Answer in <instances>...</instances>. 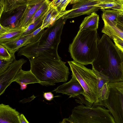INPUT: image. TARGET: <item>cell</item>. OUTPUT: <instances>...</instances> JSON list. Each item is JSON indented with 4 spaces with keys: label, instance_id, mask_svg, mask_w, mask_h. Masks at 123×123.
<instances>
[{
    "label": "cell",
    "instance_id": "31",
    "mask_svg": "<svg viewBox=\"0 0 123 123\" xmlns=\"http://www.w3.org/2000/svg\"><path fill=\"white\" fill-rule=\"evenodd\" d=\"M92 1H96L98 3V4L110 3L116 2L120 3H123L122 0H90Z\"/></svg>",
    "mask_w": 123,
    "mask_h": 123
},
{
    "label": "cell",
    "instance_id": "33",
    "mask_svg": "<svg viewBox=\"0 0 123 123\" xmlns=\"http://www.w3.org/2000/svg\"><path fill=\"white\" fill-rule=\"evenodd\" d=\"M117 25L123 27V13L118 16L117 19Z\"/></svg>",
    "mask_w": 123,
    "mask_h": 123
},
{
    "label": "cell",
    "instance_id": "12",
    "mask_svg": "<svg viewBox=\"0 0 123 123\" xmlns=\"http://www.w3.org/2000/svg\"><path fill=\"white\" fill-rule=\"evenodd\" d=\"M34 36L32 33L23 36H20L8 41L0 43L11 54H15L22 47L31 43V38Z\"/></svg>",
    "mask_w": 123,
    "mask_h": 123
},
{
    "label": "cell",
    "instance_id": "22",
    "mask_svg": "<svg viewBox=\"0 0 123 123\" xmlns=\"http://www.w3.org/2000/svg\"><path fill=\"white\" fill-rule=\"evenodd\" d=\"M50 3V2L49 0H45L44 1L42 4L35 13L28 24L27 27L47 11L49 8Z\"/></svg>",
    "mask_w": 123,
    "mask_h": 123
},
{
    "label": "cell",
    "instance_id": "13",
    "mask_svg": "<svg viewBox=\"0 0 123 123\" xmlns=\"http://www.w3.org/2000/svg\"><path fill=\"white\" fill-rule=\"evenodd\" d=\"M44 0H0V12L3 13L20 6H33Z\"/></svg>",
    "mask_w": 123,
    "mask_h": 123
},
{
    "label": "cell",
    "instance_id": "27",
    "mask_svg": "<svg viewBox=\"0 0 123 123\" xmlns=\"http://www.w3.org/2000/svg\"><path fill=\"white\" fill-rule=\"evenodd\" d=\"M12 54L10 53L5 47L0 44V59L8 60L12 56Z\"/></svg>",
    "mask_w": 123,
    "mask_h": 123
},
{
    "label": "cell",
    "instance_id": "15",
    "mask_svg": "<svg viewBox=\"0 0 123 123\" xmlns=\"http://www.w3.org/2000/svg\"><path fill=\"white\" fill-rule=\"evenodd\" d=\"M72 10L71 9L60 12L50 4L49 8L46 13L43 21L41 26L42 30L48 28L56 20Z\"/></svg>",
    "mask_w": 123,
    "mask_h": 123
},
{
    "label": "cell",
    "instance_id": "25",
    "mask_svg": "<svg viewBox=\"0 0 123 123\" xmlns=\"http://www.w3.org/2000/svg\"><path fill=\"white\" fill-rule=\"evenodd\" d=\"M93 71L97 76L98 92L99 98L101 91L103 86L105 83H109L110 81L108 78L103 74L96 71Z\"/></svg>",
    "mask_w": 123,
    "mask_h": 123
},
{
    "label": "cell",
    "instance_id": "29",
    "mask_svg": "<svg viewBox=\"0 0 123 123\" xmlns=\"http://www.w3.org/2000/svg\"><path fill=\"white\" fill-rule=\"evenodd\" d=\"M17 28H12L6 27L0 25V36L11 32Z\"/></svg>",
    "mask_w": 123,
    "mask_h": 123
},
{
    "label": "cell",
    "instance_id": "8",
    "mask_svg": "<svg viewBox=\"0 0 123 123\" xmlns=\"http://www.w3.org/2000/svg\"><path fill=\"white\" fill-rule=\"evenodd\" d=\"M27 62L23 58L15 60L5 71L0 74V95L4 93L7 88L13 82L16 75Z\"/></svg>",
    "mask_w": 123,
    "mask_h": 123
},
{
    "label": "cell",
    "instance_id": "37",
    "mask_svg": "<svg viewBox=\"0 0 123 123\" xmlns=\"http://www.w3.org/2000/svg\"><path fill=\"white\" fill-rule=\"evenodd\" d=\"M42 30L41 26L39 28L32 32L34 36L37 35Z\"/></svg>",
    "mask_w": 123,
    "mask_h": 123
},
{
    "label": "cell",
    "instance_id": "16",
    "mask_svg": "<svg viewBox=\"0 0 123 123\" xmlns=\"http://www.w3.org/2000/svg\"><path fill=\"white\" fill-rule=\"evenodd\" d=\"M43 1L34 5L28 6L20 20L18 27L25 30L35 13L42 4Z\"/></svg>",
    "mask_w": 123,
    "mask_h": 123
},
{
    "label": "cell",
    "instance_id": "34",
    "mask_svg": "<svg viewBox=\"0 0 123 123\" xmlns=\"http://www.w3.org/2000/svg\"><path fill=\"white\" fill-rule=\"evenodd\" d=\"M18 118L19 123H29L23 114L20 115L18 116Z\"/></svg>",
    "mask_w": 123,
    "mask_h": 123
},
{
    "label": "cell",
    "instance_id": "18",
    "mask_svg": "<svg viewBox=\"0 0 123 123\" xmlns=\"http://www.w3.org/2000/svg\"><path fill=\"white\" fill-rule=\"evenodd\" d=\"M15 81L19 84L24 83L27 85L35 83H39L40 81L30 70L25 71L21 69L14 78L13 82Z\"/></svg>",
    "mask_w": 123,
    "mask_h": 123
},
{
    "label": "cell",
    "instance_id": "17",
    "mask_svg": "<svg viewBox=\"0 0 123 123\" xmlns=\"http://www.w3.org/2000/svg\"><path fill=\"white\" fill-rule=\"evenodd\" d=\"M99 18V15L95 12L86 17L81 24L79 31L97 30L98 27Z\"/></svg>",
    "mask_w": 123,
    "mask_h": 123
},
{
    "label": "cell",
    "instance_id": "28",
    "mask_svg": "<svg viewBox=\"0 0 123 123\" xmlns=\"http://www.w3.org/2000/svg\"><path fill=\"white\" fill-rule=\"evenodd\" d=\"M108 83H106L103 86L101 91L98 100L97 102L105 99L107 98L109 94Z\"/></svg>",
    "mask_w": 123,
    "mask_h": 123
},
{
    "label": "cell",
    "instance_id": "36",
    "mask_svg": "<svg viewBox=\"0 0 123 123\" xmlns=\"http://www.w3.org/2000/svg\"><path fill=\"white\" fill-rule=\"evenodd\" d=\"M19 84L20 86V89L22 90L26 89L27 87V84L24 83H21Z\"/></svg>",
    "mask_w": 123,
    "mask_h": 123
},
{
    "label": "cell",
    "instance_id": "7",
    "mask_svg": "<svg viewBox=\"0 0 123 123\" xmlns=\"http://www.w3.org/2000/svg\"><path fill=\"white\" fill-rule=\"evenodd\" d=\"M108 86L107 98L92 105L105 106L112 114L115 123H123V81L109 82Z\"/></svg>",
    "mask_w": 123,
    "mask_h": 123
},
{
    "label": "cell",
    "instance_id": "3",
    "mask_svg": "<svg viewBox=\"0 0 123 123\" xmlns=\"http://www.w3.org/2000/svg\"><path fill=\"white\" fill-rule=\"evenodd\" d=\"M67 19L62 17L45 30H42L32 37L31 42L21 48L18 56H24L29 60L45 50L58 55L57 49L64 26Z\"/></svg>",
    "mask_w": 123,
    "mask_h": 123
},
{
    "label": "cell",
    "instance_id": "2",
    "mask_svg": "<svg viewBox=\"0 0 123 123\" xmlns=\"http://www.w3.org/2000/svg\"><path fill=\"white\" fill-rule=\"evenodd\" d=\"M29 60L30 70L41 85L53 86L56 83L66 82L68 80L69 69L59 55L47 50Z\"/></svg>",
    "mask_w": 123,
    "mask_h": 123
},
{
    "label": "cell",
    "instance_id": "35",
    "mask_svg": "<svg viewBox=\"0 0 123 123\" xmlns=\"http://www.w3.org/2000/svg\"><path fill=\"white\" fill-rule=\"evenodd\" d=\"M64 0H53L50 2V4L56 8Z\"/></svg>",
    "mask_w": 123,
    "mask_h": 123
},
{
    "label": "cell",
    "instance_id": "23",
    "mask_svg": "<svg viewBox=\"0 0 123 123\" xmlns=\"http://www.w3.org/2000/svg\"><path fill=\"white\" fill-rule=\"evenodd\" d=\"M24 30L18 27L14 31L0 36V43L8 41L21 36Z\"/></svg>",
    "mask_w": 123,
    "mask_h": 123
},
{
    "label": "cell",
    "instance_id": "21",
    "mask_svg": "<svg viewBox=\"0 0 123 123\" xmlns=\"http://www.w3.org/2000/svg\"><path fill=\"white\" fill-rule=\"evenodd\" d=\"M46 12L34 22L29 25L24 30L21 36H23L29 34L41 26Z\"/></svg>",
    "mask_w": 123,
    "mask_h": 123
},
{
    "label": "cell",
    "instance_id": "1",
    "mask_svg": "<svg viewBox=\"0 0 123 123\" xmlns=\"http://www.w3.org/2000/svg\"><path fill=\"white\" fill-rule=\"evenodd\" d=\"M98 52L92 69L106 76L110 82L123 81V54L111 39L104 34L99 38Z\"/></svg>",
    "mask_w": 123,
    "mask_h": 123
},
{
    "label": "cell",
    "instance_id": "9",
    "mask_svg": "<svg viewBox=\"0 0 123 123\" xmlns=\"http://www.w3.org/2000/svg\"><path fill=\"white\" fill-rule=\"evenodd\" d=\"M96 1L90 0H81L73 4L72 11L62 17L67 19L84 15L90 14L98 11L100 8L95 5L98 4Z\"/></svg>",
    "mask_w": 123,
    "mask_h": 123
},
{
    "label": "cell",
    "instance_id": "30",
    "mask_svg": "<svg viewBox=\"0 0 123 123\" xmlns=\"http://www.w3.org/2000/svg\"><path fill=\"white\" fill-rule=\"evenodd\" d=\"M115 44L123 54V41L117 38L112 39Z\"/></svg>",
    "mask_w": 123,
    "mask_h": 123
},
{
    "label": "cell",
    "instance_id": "11",
    "mask_svg": "<svg viewBox=\"0 0 123 123\" xmlns=\"http://www.w3.org/2000/svg\"><path fill=\"white\" fill-rule=\"evenodd\" d=\"M72 77L68 82L65 83L55 89L53 91L67 95L69 98L76 97L80 95H83L84 90L76 78L72 75Z\"/></svg>",
    "mask_w": 123,
    "mask_h": 123
},
{
    "label": "cell",
    "instance_id": "24",
    "mask_svg": "<svg viewBox=\"0 0 123 123\" xmlns=\"http://www.w3.org/2000/svg\"><path fill=\"white\" fill-rule=\"evenodd\" d=\"M100 9H111L123 12V3L110 2L99 3L95 5Z\"/></svg>",
    "mask_w": 123,
    "mask_h": 123
},
{
    "label": "cell",
    "instance_id": "26",
    "mask_svg": "<svg viewBox=\"0 0 123 123\" xmlns=\"http://www.w3.org/2000/svg\"><path fill=\"white\" fill-rule=\"evenodd\" d=\"M15 60V54L13 53L11 58L9 60H4L0 59V74L5 71Z\"/></svg>",
    "mask_w": 123,
    "mask_h": 123
},
{
    "label": "cell",
    "instance_id": "40",
    "mask_svg": "<svg viewBox=\"0 0 123 123\" xmlns=\"http://www.w3.org/2000/svg\"></svg>",
    "mask_w": 123,
    "mask_h": 123
},
{
    "label": "cell",
    "instance_id": "6",
    "mask_svg": "<svg viewBox=\"0 0 123 123\" xmlns=\"http://www.w3.org/2000/svg\"><path fill=\"white\" fill-rule=\"evenodd\" d=\"M68 63L74 75L82 87L85 99L89 102L93 104L99 99L97 76L93 70L74 61Z\"/></svg>",
    "mask_w": 123,
    "mask_h": 123
},
{
    "label": "cell",
    "instance_id": "19",
    "mask_svg": "<svg viewBox=\"0 0 123 123\" xmlns=\"http://www.w3.org/2000/svg\"><path fill=\"white\" fill-rule=\"evenodd\" d=\"M104 25L101 32L110 38H117L123 41V32L113 24L104 21Z\"/></svg>",
    "mask_w": 123,
    "mask_h": 123
},
{
    "label": "cell",
    "instance_id": "20",
    "mask_svg": "<svg viewBox=\"0 0 123 123\" xmlns=\"http://www.w3.org/2000/svg\"><path fill=\"white\" fill-rule=\"evenodd\" d=\"M103 13L102 18L104 21L110 23L117 25L118 16L123 12L115 10L101 9Z\"/></svg>",
    "mask_w": 123,
    "mask_h": 123
},
{
    "label": "cell",
    "instance_id": "4",
    "mask_svg": "<svg viewBox=\"0 0 123 123\" xmlns=\"http://www.w3.org/2000/svg\"><path fill=\"white\" fill-rule=\"evenodd\" d=\"M99 39L97 30H79L68 48L74 61L84 65L92 64L98 54Z\"/></svg>",
    "mask_w": 123,
    "mask_h": 123
},
{
    "label": "cell",
    "instance_id": "38",
    "mask_svg": "<svg viewBox=\"0 0 123 123\" xmlns=\"http://www.w3.org/2000/svg\"><path fill=\"white\" fill-rule=\"evenodd\" d=\"M80 0H72L70 3V4H74Z\"/></svg>",
    "mask_w": 123,
    "mask_h": 123
},
{
    "label": "cell",
    "instance_id": "5",
    "mask_svg": "<svg viewBox=\"0 0 123 123\" xmlns=\"http://www.w3.org/2000/svg\"><path fill=\"white\" fill-rule=\"evenodd\" d=\"M110 111L101 106H85L82 104L75 107L71 115L61 123H115Z\"/></svg>",
    "mask_w": 123,
    "mask_h": 123
},
{
    "label": "cell",
    "instance_id": "41",
    "mask_svg": "<svg viewBox=\"0 0 123 123\" xmlns=\"http://www.w3.org/2000/svg\"></svg>",
    "mask_w": 123,
    "mask_h": 123
},
{
    "label": "cell",
    "instance_id": "39",
    "mask_svg": "<svg viewBox=\"0 0 123 123\" xmlns=\"http://www.w3.org/2000/svg\"><path fill=\"white\" fill-rule=\"evenodd\" d=\"M116 26L121 31L123 32V27L120 25H117Z\"/></svg>",
    "mask_w": 123,
    "mask_h": 123
},
{
    "label": "cell",
    "instance_id": "14",
    "mask_svg": "<svg viewBox=\"0 0 123 123\" xmlns=\"http://www.w3.org/2000/svg\"><path fill=\"white\" fill-rule=\"evenodd\" d=\"M19 113L8 105H0V123H19Z\"/></svg>",
    "mask_w": 123,
    "mask_h": 123
},
{
    "label": "cell",
    "instance_id": "32",
    "mask_svg": "<svg viewBox=\"0 0 123 123\" xmlns=\"http://www.w3.org/2000/svg\"><path fill=\"white\" fill-rule=\"evenodd\" d=\"M43 96L46 100L49 101L52 100L54 97L53 94L51 92L44 93Z\"/></svg>",
    "mask_w": 123,
    "mask_h": 123
},
{
    "label": "cell",
    "instance_id": "10",
    "mask_svg": "<svg viewBox=\"0 0 123 123\" xmlns=\"http://www.w3.org/2000/svg\"><path fill=\"white\" fill-rule=\"evenodd\" d=\"M27 6H20L3 12L0 15V25L4 27L12 28L19 27L20 20Z\"/></svg>",
    "mask_w": 123,
    "mask_h": 123
}]
</instances>
